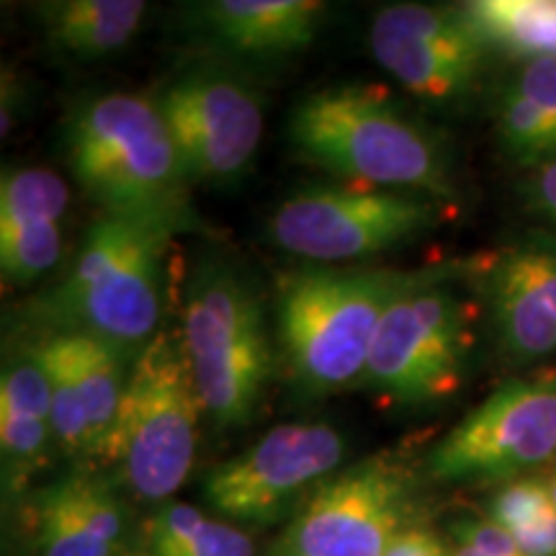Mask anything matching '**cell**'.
I'll use <instances>...</instances> for the list:
<instances>
[{
  "instance_id": "obj_12",
  "label": "cell",
  "mask_w": 556,
  "mask_h": 556,
  "mask_svg": "<svg viewBox=\"0 0 556 556\" xmlns=\"http://www.w3.org/2000/svg\"><path fill=\"white\" fill-rule=\"evenodd\" d=\"M191 184L232 186L263 142V103L245 80L222 70H191L157 96Z\"/></svg>"
},
{
  "instance_id": "obj_30",
  "label": "cell",
  "mask_w": 556,
  "mask_h": 556,
  "mask_svg": "<svg viewBox=\"0 0 556 556\" xmlns=\"http://www.w3.org/2000/svg\"><path fill=\"white\" fill-rule=\"evenodd\" d=\"M119 556H150L148 552H144L142 541H129V546L124 548V552Z\"/></svg>"
},
{
  "instance_id": "obj_2",
  "label": "cell",
  "mask_w": 556,
  "mask_h": 556,
  "mask_svg": "<svg viewBox=\"0 0 556 556\" xmlns=\"http://www.w3.org/2000/svg\"><path fill=\"white\" fill-rule=\"evenodd\" d=\"M65 152L75 180L109 217L170 235L193 227L191 180L155 99L109 93L80 103L67 119Z\"/></svg>"
},
{
  "instance_id": "obj_24",
  "label": "cell",
  "mask_w": 556,
  "mask_h": 556,
  "mask_svg": "<svg viewBox=\"0 0 556 556\" xmlns=\"http://www.w3.org/2000/svg\"><path fill=\"white\" fill-rule=\"evenodd\" d=\"M67 201V184L50 168L5 170L0 178V232L31 222H62Z\"/></svg>"
},
{
  "instance_id": "obj_22",
  "label": "cell",
  "mask_w": 556,
  "mask_h": 556,
  "mask_svg": "<svg viewBox=\"0 0 556 556\" xmlns=\"http://www.w3.org/2000/svg\"><path fill=\"white\" fill-rule=\"evenodd\" d=\"M67 336L73 340L83 397H86L93 462H101L116 415H119L129 366L135 358L106 343V340L80 336V332H67Z\"/></svg>"
},
{
  "instance_id": "obj_9",
  "label": "cell",
  "mask_w": 556,
  "mask_h": 556,
  "mask_svg": "<svg viewBox=\"0 0 556 556\" xmlns=\"http://www.w3.org/2000/svg\"><path fill=\"white\" fill-rule=\"evenodd\" d=\"M415 479L377 454L325 479L294 513L270 556H384L413 526Z\"/></svg>"
},
{
  "instance_id": "obj_28",
  "label": "cell",
  "mask_w": 556,
  "mask_h": 556,
  "mask_svg": "<svg viewBox=\"0 0 556 556\" xmlns=\"http://www.w3.org/2000/svg\"><path fill=\"white\" fill-rule=\"evenodd\" d=\"M384 556H454V548L443 544V539L426 526H409L394 536Z\"/></svg>"
},
{
  "instance_id": "obj_13",
  "label": "cell",
  "mask_w": 556,
  "mask_h": 556,
  "mask_svg": "<svg viewBox=\"0 0 556 556\" xmlns=\"http://www.w3.org/2000/svg\"><path fill=\"white\" fill-rule=\"evenodd\" d=\"M368 45L407 93L435 106L464 99L492 52L458 5L428 3L384 5L371 21Z\"/></svg>"
},
{
  "instance_id": "obj_23",
  "label": "cell",
  "mask_w": 556,
  "mask_h": 556,
  "mask_svg": "<svg viewBox=\"0 0 556 556\" xmlns=\"http://www.w3.org/2000/svg\"><path fill=\"white\" fill-rule=\"evenodd\" d=\"M486 518L505 528L528 556H556V505L544 479L520 477L500 486Z\"/></svg>"
},
{
  "instance_id": "obj_8",
  "label": "cell",
  "mask_w": 556,
  "mask_h": 556,
  "mask_svg": "<svg viewBox=\"0 0 556 556\" xmlns=\"http://www.w3.org/2000/svg\"><path fill=\"white\" fill-rule=\"evenodd\" d=\"M441 217V201L422 193L364 184L312 186L276 208L268 235L291 255L315 266H336L405 245Z\"/></svg>"
},
{
  "instance_id": "obj_5",
  "label": "cell",
  "mask_w": 556,
  "mask_h": 556,
  "mask_svg": "<svg viewBox=\"0 0 556 556\" xmlns=\"http://www.w3.org/2000/svg\"><path fill=\"white\" fill-rule=\"evenodd\" d=\"M180 338L206 420L217 430L245 428L276 368L266 312L248 278L225 261L199 263L184 291Z\"/></svg>"
},
{
  "instance_id": "obj_11",
  "label": "cell",
  "mask_w": 556,
  "mask_h": 556,
  "mask_svg": "<svg viewBox=\"0 0 556 556\" xmlns=\"http://www.w3.org/2000/svg\"><path fill=\"white\" fill-rule=\"evenodd\" d=\"M345 438L328 422H283L204 477L201 492L222 520L266 528L294 518L312 492L340 471Z\"/></svg>"
},
{
  "instance_id": "obj_4",
  "label": "cell",
  "mask_w": 556,
  "mask_h": 556,
  "mask_svg": "<svg viewBox=\"0 0 556 556\" xmlns=\"http://www.w3.org/2000/svg\"><path fill=\"white\" fill-rule=\"evenodd\" d=\"M165 229L109 217L93 222L73 268L39 299L47 332H80L137 358L163 317Z\"/></svg>"
},
{
  "instance_id": "obj_20",
  "label": "cell",
  "mask_w": 556,
  "mask_h": 556,
  "mask_svg": "<svg viewBox=\"0 0 556 556\" xmlns=\"http://www.w3.org/2000/svg\"><path fill=\"white\" fill-rule=\"evenodd\" d=\"M139 541L150 556H255L242 528L173 500L152 513Z\"/></svg>"
},
{
  "instance_id": "obj_32",
  "label": "cell",
  "mask_w": 556,
  "mask_h": 556,
  "mask_svg": "<svg viewBox=\"0 0 556 556\" xmlns=\"http://www.w3.org/2000/svg\"><path fill=\"white\" fill-rule=\"evenodd\" d=\"M548 490H552V497H554V505H556V469H554L552 479H548Z\"/></svg>"
},
{
  "instance_id": "obj_27",
  "label": "cell",
  "mask_w": 556,
  "mask_h": 556,
  "mask_svg": "<svg viewBox=\"0 0 556 556\" xmlns=\"http://www.w3.org/2000/svg\"><path fill=\"white\" fill-rule=\"evenodd\" d=\"M510 83L556 127V60L523 62Z\"/></svg>"
},
{
  "instance_id": "obj_15",
  "label": "cell",
  "mask_w": 556,
  "mask_h": 556,
  "mask_svg": "<svg viewBox=\"0 0 556 556\" xmlns=\"http://www.w3.org/2000/svg\"><path fill=\"white\" fill-rule=\"evenodd\" d=\"M26 516L34 556H119L131 541L119 495L90 471H70L41 486Z\"/></svg>"
},
{
  "instance_id": "obj_10",
  "label": "cell",
  "mask_w": 556,
  "mask_h": 556,
  "mask_svg": "<svg viewBox=\"0 0 556 556\" xmlns=\"http://www.w3.org/2000/svg\"><path fill=\"white\" fill-rule=\"evenodd\" d=\"M556 456V371L507 381L428 456L443 484H507Z\"/></svg>"
},
{
  "instance_id": "obj_26",
  "label": "cell",
  "mask_w": 556,
  "mask_h": 556,
  "mask_svg": "<svg viewBox=\"0 0 556 556\" xmlns=\"http://www.w3.org/2000/svg\"><path fill=\"white\" fill-rule=\"evenodd\" d=\"M451 533H454L456 544L469 546L479 556H528L523 546L490 518L456 520Z\"/></svg>"
},
{
  "instance_id": "obj_25",
  "label": "cell",
  "mask_w": 556,
  "mask_h": 556,
  "mask_svg": "<svg viewBox=\"0 0 556 556\" xmlns=\"http://www.w3.org/2000/svg\"><path fill=\"white\" fill-rule=\"evenodd\" d=\"M62 258V222H31L0 232V270L13 287H29Z\"/></svg>"
},
{
  "instance_id": "obj_17",
  "label": "cell",
  "mask_w": 556,
  "mask_h": 556,
  "mask_svg": "<svg viewBox=\"0 0 556 556\" xmlns=\"http://www.w3.org/2000/svg\"><path fill=\"white\" fill-rule=\"evenodd\" d=\"M52 446L50 381L37 351L26 345L5 361L0 377V456L5 492H24L37 471L45 469Z\"/></svg>"
},
{
  "instance_id": "obj_19",
  "label": "cell",
  "mask_w": 556,
  "mask_h": 556,
  "mask_svg": "<svg viewBox=\"0 0 556 556\" xmlns=\"http://www.w3.org/2000/svg\"><path fill=\"white\" fill-rule=\"evenodd\" d=\"M458 9L492 52L556 60V0H471Z\"/></svg>"
},
{
  "instance_id": "obj_7",
  "label": "cell",
  "mask_w": 556,
  "mask_h": 556,
  "mask_svg": "<svg viewBox=\"0 0 556 556\" xmlns=\"http://www.w3.org/2000/svg\"><path fill=\"white\" fill-rule=\"evenodd\" d=\"M471 345V304L443 270H417L381 317L361 387L402 407L448 400L462 387Z\"/></svg>"
},
{
  "instance_id": "obj_29",
  "label": "cell",
  "mask_w": 556,
  "mask_h": 556,
  "mask_svg": "<svg viewBox=\"0 0 556 556\" xmlns=\"http://www.w3.org/2000/svg\"><path fill=\"white\" fill-rule=\"evenodd\" d=\"M526 201L533 214L556 227V163L533 170L526 186Z\"/></svg>"
},
{
  "instance_id": "obj_1",
  "label": "cell",
  "mask_w": 556,
  "mask_h": 556,
  "mask_svg": "<svg viewBox=\"0 0 556 556\" xmlns=\"http://www.w3.org/2000/svg\"><path fill=\"white\" fill-rule=\"evenodd\" d=\"M296 157L351 184L458 199L454 165L441 137L374 86L319 88L289 119Z\"/></svg>"
},
{
  "instance_id": "obj_31",
  "label": "cell",
  "mask_w": 556,
  "mask_h": 556,
  "mask_svg": "<svg viewBox=\"0 0 556 556\" xmlns=\"http://www.w3.org/2000/svg\"><path fill=\"white\" fill-rule=\"evenodd\" d=\"M454 556H479V554L471 552V548L464 544H454Z\"/></svg>"
},
{
  "instance_id": "obj_18",
  "label": "cell",
  "mask_w": 556,
  "mask_h": 556,
  "mask_svg": "<svg viewBox=\"0 0 556 556\" xmlns=\"http://www.w3.org/2000/svg\"><path fill=\"white\" fill-rule=\"evenodd\" d=\"M139 0H54L37 5L47 45L73 60H101L119 52L142 26Z\"/></svg>"
},
{
  "instance_id": "obj_14",
  "label": "cell",
  "mask_w": 556,
  "mask_h": 556,
  "mask_svg": "<svg viewBox=\"0 0 556 556\" xmlns=\"http://www.w3.org/2000/svg\"><path fill=\"white\" fill-rule=\"evenodd\" d=\"M490 323L507 358L533 364L556 353V242L520 240L486 266Z\"/></svg>"
},
{
  "instance_id": "obj_3",
  "label": "cell",
  "mask_w": 556,
  "mask_h": 556,
  "mask_svg": "<svg viewBox=\"0 0 556 556\" xmlns=\"http://www.w3.org/2000/svg\"><path fill=\"white\" fill-rule=\"evenodd\" d=\"M417 270L307 266L283 276L276 340L289 377L307 394L361 387L392 299Z\"/></svg>"
},
{
  "instance_id": "obj_6",
  "label": "cell",
  "mask_w": 556,
  "mask_h": 556,
  "mask_svg": "<svg viewBox=\"0 0 556 556\" xmlns=\"http://www.w3.org/2000/svg\"><path fill=\"white\" fill-rule=\"evenodd\" d=\"M204 415L184 338L160 330L131 361L127 387L101 464L144 503H168L189 479Z\"/></svg>"
},
{
  "instance_id": "obj_16",
  "label": "cell",
  "mask_w": 556,
  "mask_h": 556,
  "mask_svg": "<svg viewBox=\"0 0 556 556\" xmlns=\"http://www.w3.org/2000/svg\"><path fill=\"white\" fill-rule=\"evenodd\" d=\"M325 3L317 0H208L191 9L193 26L238 58L278 60L315 41Z\"/></svg>"
},
{
  "instance_id": "obj_21",
  "label": "cell",
  "mask_w": 556,
  "mask_h": 556,
  "mask_svg": "<svg viewBox=\"0 0 556 556\" xmlns=\"http://www.w3.org/2000/svg\"><path fill=\"white\" fill-rule=\"evenodd\" d=\"M31 348L37 351L47 381H50L54 446L70 458L93 462L88 409L86 397H83L78 364H75L73 340L67 332H45L37 343H31Z\"/></svg>"
}]
</instances>
